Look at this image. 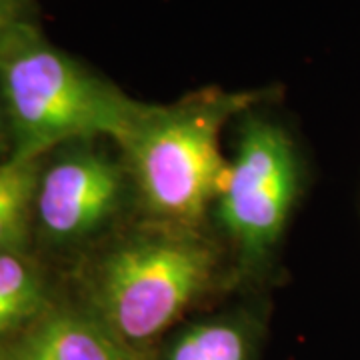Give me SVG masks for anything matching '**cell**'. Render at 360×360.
<instances>
[{
    "label": "cell",
    "mask_w": 360,
    "mask_h": 360,
    "mask_svg": "<svg viewBox=\"0 0 360 360\" xmlns=\"http://www.w3.org/2000/svg\"><path fill=\"white\" fill-rule=\"evenodd\" d=\"M296 158L281 127L250 118L226 168L220 219L248 260H258L278 240L296 194Z\"/></svg>",
    "instance_id": "277c9868"
},
{
    "label": "cell",
    "mask_w": 360,
    "mask_h": 360,
    "mask_svg": "<svg viewBox=\"0 0 360 360\" xmlns=\"http://www.w3.org/2000/svg\"><path fill=\"white\" fill-rule=\"evenodd\" d=\"M257 96L208 90L172 106H150L122 146L146 206L162 219L193 224L220 196L226 165L219 134L229 116Z\"/></svg>",
    "instance_id": "7a4b0ae2"
},
{
    "label": "cell",
    "mask_w": 360,
    "mask_h": 360,
    "mask_svg": "<svg viewBox=\"0 0 360 360\" xmlns=\"http://www.w3.org/2000/svg\"><path fill=\"white\" fill-rule=\"evenodd\" d=\"M167 360H248V338L238 324L202 322L172 342Z\"/></svg>",
    "instance_id": "9c48e42d"
},
{
    "label": "cell",
    "mask_w": 360,
    "mask_h": 360,
    "mask_svg": "<svg viewBox=\"0 0 360 360\" xmlns=\"http://www.w3.org/2000/svg\"><path fill=\"white\" fill-rule=\"evenodd\" d=\"M26 20L18 14L16 0H0V51Z\"/></svg>",
    "instance_id": "30bf717a"
},
{
    "label": "cell",
    "mask_w": 360,
    "mask_h": 360,
    "mask_svg": "<svg viewBox=\"0 0 360 360\" xmlns=\"http://www.w3.org/2000/svg\"><path fill=\"white\" fill-rule=\"evenodd\" d=\"M4 130H8V120H6V112H4V104H0V142L4 136Z\"/></svg>",
    "instance_id": "8fae6325"
},
{
    "label": "cell",
    "mask_w": 360,
    "mask_h": 360,
    "mask_svg": "<svg viewBox=\"0 0 360 360\" xmlns=\"http://www.w3.org/2000/svg\"><path fill=\"white\" fill-rule=\"evenodd\" d=\"M214 257L200 240L179 234L144 236L118 246L94 278V316L124 345L167 330L206 288Z\"/></svg>",
    "instance_id": "3957f363"
},
{
    "label": "cell",
    "mask_w": 360,
    "mask_h": 360,
    "mask_svg": "<svg viewBox=\"0 0 360 360\" xmlns=\"http://www.w3.org/2000/svg\"><path fill=\"white\" fill-rule=\"evenodd\" d=\"M0 96L13 160H40L63 142L94 136L124 146L153 106L52 46L28 20L0 51Z\"/></svg>",
    "instance_id": "6da1fadb"
},
{
    "label": "cell",
    "mask_w": 360,
    "mask_h": 360,
    "mask_svg": "<svg viewBox=\"0 0 360 360\" xmlns=\"http://www.w3.org/2000/svg\"><path fill=\"white\" fill-rule=\"evenodd\" d=\"M0 360H134L94 314L49 309L22 333L0 345Z\"/></svg>",
    "instance_id": "8992f818"
},
{
    "label": "cell",
    "mask_w": 360,
    "mask_h": 360,
    "mask_svg": "<svg viewBox=\"0 0 360 360\" xmlns=\"http://www.w3.org/2000/svg\"><path fill=\"white\" fill-rule=\"evenodd\" d=\"M51 309L39 266L25 252H0V345Z\"/></svg>",
    "instance_id": "52a82bcc"
},
{
    "label": "cell",
    "mask_w": 360,
    "mask_h": 360,
    "mask_svg": "<svg viewBox=\"0 0 360 360\" xmlns=\"http://www.w3.org/2000/svg\"><path fill=\"white\" fill-rule=\"evenodd\" d=\"M122 174L112 160L92 150H72L40 174L37 217L56 243H75L115 212Z\"/></svg>",
    "instance_id": "5b68a950"
},
{
    "label": "cell",
    "mask_w": 360,
    "mask_h": 360,
    "mask_svg": "<svg viewBox=\"0 0 360 360\" xmlns=\"http://www.w3.org/2000/svg\"><path fill=\"white\" fill-rule=\"evenodd\" d=\"M40 174V160L0 162V252H25Z\"/></svg>",
    "instance_id": "ba28073f"
}]
</instances>
